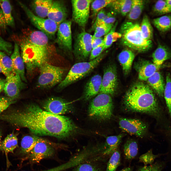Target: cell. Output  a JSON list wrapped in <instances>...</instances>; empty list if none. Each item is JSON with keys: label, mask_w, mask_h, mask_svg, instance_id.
Returning <instances> with one entry per match:
<instances>
[{"label": "cell", "mask_w": 171, "mask_h": 171, "mask_svg": "<svg viewBox=\"0 0 171 171\" xmlns=\"http://www.w3.org/2000/svg\"><path fill=\"white\" fill-rule=\"evenodd\" d=\"M119 125L123 131L140 138L144 136L147 131L146 124L137 119L120 118Z\"/></svg>", "instance_id": "obj_15"}, {"label": "cell", "mask_w": 171, "mask_h": 171, "mask_svg": "<svg viewBox=\"0 0 171 171\" xmlns=\"http://www.w3.org/2000/svg\"><path fill=\"white\" fill-rule=\"evenodd\" d=\"M71 22L66 20L59 26L57 42L61 48L68 52L72 50L71 31Z\"/></svg>", "instance_id": "obj_16"}, {"label": "cell", "mask_w": 171, "mask_h": 171, "mask_svg": "<svg viewBox=\"0 0 171 171\" xmlns=\"http://www.w3.org/2000/svg\"><path fill=\"white\" fill-rule=\"evenodd\" d=\"M52 145L45 139L38 142L28 154V158L32 162L38 163L43 159L51 157L55 152Z\"/></svg>", "instance_id": "obj_14"}, {"label": "cell", "mask_w": 171, "mask_h": 171, "mask_svg": "<svg viewBox=\"0 0 171 171\" xmlns=\"http://www.w3.org/2000/svg\"><path fill=\"white\" fill-rule=\"evenodd\" d=\"M144 6V3L142 0H132L131 7L128 14V18L132 20L138 19L142 13Z\"/></svg>", "instance_id": "obj_32"}, {"label": "cell", "mask_w": 171, "mask_h": 171, "mask_svg": "<svg viewBox=\"0 0 171 171\" xmlns=\"http://www.w3.org/2000/svg\"><path fill=\"white\" fill-rule=\"evenodd\" d=\"M135 57L133 52L128 49L123 50L119 54L118 60L125 75L130 72Z\"/></svg>", "instance_id": "obj_22"}, {"label": "cell", "mask_w": 171, "mask_h": 171, "mask_svg": "<svg viewBox=\"0 0 171 171\" xmlns=\"http://www.w3.org/2000/svg\"><path fill=\"white\" fill-rule=\"evenodd\" d=\"M118 86V80L116 66L110 63L104 67V73L99 93H105L110 95L115 93Z\"/></svg>", "instance_id": "obj_10"}, {"label": "cell", "mask_w": 171, "mask_h": 171, "mask_svg": "<svg viewBox=\"0 0 171 171\" xmlns=\"http://www.w3.org/2000/svg\"><path fill=\"white\" fill-rule=\"evenodd\" d=\"M107 13L103 9L100 10L97 14L95 21L92 27L94 26L104 18Z\"/></svg>", "instance_id": "obj_49"}, {"label": "cell", "mask_w": 171, "mask_h": 171, "mask_svg": "<svg viewBox=\"0 0 171 171\" xmlns=\"http://www.w3.org/2000/svg\"><path fill=\"white\" fill-rule=\"evenodd\" d=\"M92 36L85 31L78 34L75 39L73 52L76 59L84 62L89 57L92 49Z\"/></svg>", "instance_id": "obj_8"}, {"label": "cell", "mask_w": 171, "mask_h": 171, "mask_svg": "<svg viewBox=\"0 0 171 171\" xmlns=\"http://www.w3.org/2000/svg\"><path fill=\"white\" fill-rule=\"evenodd\" d=\"M152 23L160 31L166 32L171 28V16L165 15L154 19Z\"/></svg>", "instance_id": "obj_30"}, {"label": "cell", "mask_w": 171, "mask_h": 171, "mask_svg": "<svg viewBox=\"0 0 171 171\" xmlns=\"http://www.w3.org/2000/svg\"><path fill=\"white\" fill-rule=\"evenodd\" d=\"M18 146V139L14 133L8 134L0 144V150L7 154L13 153Z\"/></svg>", "instance_id": "obj_25"}, {"label": "cell", "mask_w": 171, "mask_h": 171, "mask_svg": "<svg viewBox=\"0 0 171 171\" xmlns=\"http://www.w3.org/2000/svg\"><path fill=\"white\" fill-rule=\"evenodd\" d=\"M67 15L66 8L64 2L57 0L53 1L47 17L59 26L66 20Z\"/></svg>", "instance_id": "obj_17"}, {"label": "cell", "mask_w": 171, "mask_h": 171, "mask_svg": "<svg viewBox=\"0 0 171 171\" xmlns=\"http://www.w3.org/2000/svg\"><path fill=\"white\" fill-rule=\"evenodd\" d=\"M116 19L110 12L107 13L104 18L94 26L92 27L91 30H94L95 28L99 26L104 24H113Z\"/></svg>", "instance_id": "obj_43"}, {"label": "cell", "mask_w": 171, "mask_h": 171, "mask_svg": "<svg viewBox=\"0 0 171 171\" xmlns=\"http://www.w3.org/2000/svg\"><path fill=\"white\" fill-rule=\"evenodd\" d=\"M116 25V24L114 26H113L109 32L105 36L104 38V44L105 50L109 48L118 38L121 37V35L120 33L115 31Z\"/></svg>", "instance_id": "obj_38"}, {"label": "cell", "mask_w": 171, "mask_h": 171, "mask_svg": "<svg viewBox=\"0 0 171 171\" xmlns=\"http://www.w3.org/2000/svg\"><path fill=\"white\" fill-rule=\"evenodd\" d=\"M16 101L7 97H0V114Z\"/></svg>", "instance_id": "obj_44"}, {"label": "cell", "mask_w": 171, "mask_h": 171, "mask_svg": "<svg viewBox=\"0 0 171 171\" xmlns=\"http://www.w3.org/2000/svg\"><path fill=\"white\" fill-rule=\"evenodd\" d=\"M53 2L52 0H34V7L37 16L44 18L47 17Z\"/></svg>", "instance_id": "obj_27"}, {"label": "cell", "mask_w": 171, "mask_h": 171, "mask_svg": "<svg viewBox=\"0 0 171 171\" xmlns=\"http://www.w3.org/2000/svg\"><path fill=\"white\" fill-rule=\"evenodd\" d=\"M164 95L171 118V78L169 73L167 75L166 77V84Z\"/></svg>", "instance_id": "obj_41"}, {"label": "cell", "mask_w": 171, "mask_h": 171, "mask_svg": "<svg viewBox=\"0 0 171 171\" xmlns=\"http://www.w3.org/2000/svg\"><path fill=\"white\" fill-rule=\"evenodd\" d=\"M40 74L37 87L43 89L49 88L60 83L62 81L65 70L45 62L39 67Z\"/></svg>", "instance_id": "obj_7"}, {"label": "cell", "mask_w": 171, "mask_h": 171, "mask_svg": "<svg viewBox=\"0 0 171 171\" xmlns=\"http://www.w3.org/2000/svg\"><path fill=\"white\" fill-rule=\"evenodd\" d=\"M153 10L154 12L158 14H164L171 13V6L165 0H159L154 4Z\"/></svg>", "instance_id": "obj_40"}, {"label": "cell", "mask_w": 171, "mask_h": 171, "mask_svg": "<svg viewBox=\"0 0 171 171\" xmlns=\"http://www.w3.org/2000/svg\"><path fill=\"white\" fill-rule=\"evenodd\" d=\"M153 63L161 66L165 61L171 57V51L164 45L159 44L153 53L152 56Z\"/></svg>", "instance_id": "obj_23"}, {"label": "cell", "mask_w": 171, "mask_h": 171, "mask_svg": "<svg viewBox=\"0 0 171 171\" xmlns=\"http://www.w3.org/2000/svg\"><path fill=\"white\" fill-rule=\"evenodd\" d=\"M0 73H2L3 74L4 73V72L3 71L1 68V67L0 66Z\"/></svg>", "instance_id": "obj_56"}, {"label": "cell", "mask_w": 171, "mask_h": 171, "mask_svg": "<svg viewBox=\"0 0 171 171\" xmlns=\"http://www.w3.org/2000/svg\"><path fill=\"white\" fill-rule=\"evenodd\" d=\"M102 80L101 76L97 74L88 80L84 88V95L85 100H89L99 93Z\"/></svg>", "instance_id": "obj_19"}, {"label": "cell", "mask_w": 171, "mask_h": 171, "mask_svg": "<svg viewBox=\"0 0 171 171\" xmlns=\"http://www.w3.org/2000/svg\"><path fill=\"white\" fill-rule=\"evenodd\" d=\"M104 41V38L102 37L92 38V49L103 44Z\"/></svg>", "instance_id": "obj_48"}, {"label": "cell", "mask_w": 171, "mask_h": 171, "mask_svg": "<svg viewBox=\"0 0 171 171\" xmlns=\"http://www.w3.org/2000/svg\"><path fill=\"white\" fill-rule=\"evenodd\" d=\"M114 26L113 24H104L96 27L92 36V38H99L107 34Z\"/></svg>", "instance_id": "obj_42"}, {"label": "cell", "mask_w": 171, "mask_h": 171, "mask_svg": "<svg viewBox=\"0 0 171 171\" xmlns=\"http://www.w3.org/2000/svg\"><path fill=\"white\" fill-rule=\"evenodd\" d=\"M93 0H72V18L79 26L84 27L87 24L89 16L90 8Z\"/></svg>", "instance_id": "obj_11"}, {"label": "cell", "mask_w": 171, "mask_h": 171, "mask_svg": "<svg viewBox=\"0 0 171 171\" xmlns=\"http://www.w3.org/2000/svg\"><path fill=\"white\" fill-rule=\"evenodd\" d=\"M147 81L157 95L160 97H163L165 86L163 77L160 72H156Z\"/></svg>", "instance_id": "obj_21"}, {"label": "cell", "mask_w": 171, "mask_h": 171, "mask_svg": "<svg viewBox=\"0 0 171 171\" xmlns=\"http://www.w3.org/2000/svg\"><path fill=\"white\" fill-rule=\"evenodd\" d=\"M138 145L134 139H129L127 141L123 146V152L125 159L131 161L137 156L138 152Z\"/></svg>", "instance_id": "obj_28"}, {"label": "cell", "mask_w": 171, "mask_h": 171, "mask_svg": "<svg viewBox=\"0 0 171 171\" xmlns=\"http://www.w3.org/2000/svg\"><path fill=\"white\" fill-rule=\"evenodd\" d=\"M120 31L122 43L130 48L142 52L148 50L152 47V41L144 38L140 25L138 23L125 22L122 25Z\"/></svg>", "instance_id": "obj_4"}, {"label": "cell", "mask_w": 171, "mask_h": 171, "mask_svg": "<svg viewBox=\"0 0 171 171\" xmlns=\"http://www.w3.org/2000/svg\"><path fill=\"white\" fill-rule=\"evenodd\" d=\"M113 104L111 96L99 93L90 102L88 108L89 116L99 120L110 119L112 115Z\"/></svg>", "instance_id": "obj_6"}, {"label": "cell", "mask_w": 171, "mask_h": 171, "mask_svg": "<svg viewBox=\"0 0 171 171\" xmlns=\"http://www.w3.org/2000/svg\"><path fill=\"white\" fill-rule=\"evenodd\" d=\"M7 25L2 11L0 9V27L5 29L6 28Z\"/></svg>", "instance_id": "obj_50"}, {"label": "cell", "mask_w": 171, "mask_h": 171, "mask_svg": "<svg viewBox=\"0 0 171 171\" xmlns=\"http://www.w3.org/2000/svg\"><path fill=\"white\" fill-rule=\"evenodd\" d=\"M140 27L144 38L147 40H151L153 37V29L147 15L143 16Z\"/></svg>", "instance_id": "obj_34"}, {"label": "cell", "mask_w": 171, "mask_h": 171, "mask_svg": "<svg viewBox=\"0 0 171 171\" xmlns=\"http://www.w3.org/2000/svg\"><path fill=\"white\" fill-rule=\"evenodd\" d=\"M105 50L104 44L92 49L89 57L90 61L93 60L99 57Z\"/></svg>", "instance_id": "obj_47"}, {"label": "cell", "mask_w": 171, "mask_h": 171, "mask_svg": "<svg viewBox=\"0 0 171 171\" xmlns=\"http://www.w3.org/2000/svg\"><path fill=\"white\" fill-rule=\"evenodd\" d=\"M121 153L119 149L110 156L105 171H115L121 163Z\"/></svg>", "instance_id": "obj_35"}, {"label": "cell", "mask_w": 171, "mask_h": 171, "mask_svg": "<svg viewBox=\"0 0 171 171\" xmlns=\"http://www.w3.org/2000/svg\"><path fill=\"white\" fill-rule=\"evenodd\" d=\"M161 66H157L153 63L146 61L142 63L138 69V76L141 80L146 81L157 71Z\"/></svg>", "instance_id": "obj_24"}, {"label": "cell", "mask_w": 171, "mask_h": 171, "mask_svg": "<svg viewBox=\"0 0 171 171\" xmlns=\"http://www.w3.org/2000/svg\"><path fill=\"white\" fill-rule=\"evenodd\" d=\"M0 6L2 10L7 25L14 27V22L12 14V7L7 0H0Z\"/></svg>", "instance_id": "obj_31"}, {"label": "cell", "mask_w": 171, "mask_h": 171, "mask_svg": "<svg viewBox=\"0 0 171 171\" xmlns=\"http://www.w3.org/2000/svg\"><path fill=\"white\" fill-rule=\"evenodd\" d=\"M166 163L165 160H157L151 165L139 167L136 171H162Z\"/></svg>", "instance_id": "obj_37"}, {"label": "cell", "mask_w": 171, "mask_h": 171, "mask_svg": "<svg viewBox=\"0 0 171 171\" xmlns=\"http://www.w3.org/2000/svg\"><path fill=\"white\" fill-rule=\"evenodd\" d=\"M124 135L123 134H120L106 137L102 152L103 154L106 156H110L118 149Z\"/></svg>", "instance_id": "obj_20"}, {"label": "cell", "mask_w": 171, "mask_h": 171, "mask_svg": "<svg viewBox=\"0 0 171 171\" xmlns=\"http://www.w3.org/2000/svg\"><path fill=\"white\" fill-rule=\"evenodd\" d=\"M61 98L52 97L46 100L43 104L44 110L54 114L61 115L71 112L72 110L71 104Z\"/></svg>", "instance_id": "obj_13"}, {"label": "cell", "mask_w": 171, "mask_h": 171, "mask_svg": "<svg viewBox=\"0 0 171 171\" xmlns=\"http://www.w3.org/2000/svg\"><path fill=\"white\" fill-rule=\"evenodd\" d=\"M19 4L35 27L48 37H52L54 35L59 26L56 23L48 18H42L35 15L26 5L21 2Z\"/></svg>", "instance_id": "obj_9"}, {"label": "cell", "mask_w": 171, "mask_h": 171, "mask_svg": "<svg viewBox=\"0 0 171 171\" xmlns=\"http://www.w3.org/2000/svg\"><path fill=\"white\" fill-rule=\"evenodd\" d=\"M24 82L19 74L13 70L5 79L3 90L7 97L16 100L21 90L26 87V85Z\"/></svg>", "instance_id": "obj_12"}, {"label": "cell", "mask_w": 171, "mask_h": 171, "mask_svg": "<svg viewBox=\"0 0 171 171\" xmlns=\"http://www.w3.org/2000/svg\"><path fill=\"white\" fill-rule=\"evenodd\" d=\"M165 1L169 5L171 6V0H166Z\"/></svg>", "instance_id": "obj_55"}, {"label": "cell", "mask_w": 171, "mask_h": 171, "mask_svg": "<svg viewBox=\"0 0 171 171\" xmlns=\"http://www.w3.org/2000/svg\"><path fill=\"white\" fill-rule=\"evenodd\" d=\"M2 136V133L1 130L0 128V144L1 142V139Z\"/></svg>", "instance_id": "obj_54"}, {"label": "cell", "mask_w": 171, "mask_h": 171, "mask_svg": "<svg viewBox=\"0 0 171 171\" xmlns=\"http://www.w3.org/2000/svg\"><path fill=\"white\" fill-rule=\"evenodd\" d=\"M0 66L2 69L4 74L6 77L13 71L10 57L4 52L0 51Z\"/></svg>", "instance_id": "obj_33"}, {"label": "cell", "mask_w": 171, "mask_h": 171, "mask_svg": "<svg viewBox=\"0 0 171 171\" xmlns=\"http://www.w3.org/2000/svg\"><path fill=\"white\" fill-rule=\"evenodd\" d=\"M124 104L128 110L148 114H159L160 108L150 86L141 82L134 84L128 90L124 99Z\"/></svg>", "instance_id": "obj_2"}, {"label": "cell", "mask_w": 171, "mask_h": 171, "mask_svg": "<svg viewBox=\"0 0 171 171\" xmlns=\"http://www.w3.org/2000/svg\"><path fill=\"white\" fill-rule=\"evenodd\" d=\"M165 154V153L154 154L152 150L151 149L139 156V162L143 163L144 166L151 165L154 162L156 159Z\"/></svg>", "instance_id": "obj_36"}, {"label": "cell", "mask_w": 171, "mask_h": 171, "mask_svg": "<svg viewBox=\"0 0 171 171\" xmlns=\"http://www.w3.org/2000/svg\"><path fill=\"white\" fill-rule=\"evenodd\" d=\"M132 2V0H115L109 5L114 11L124 16L130 11Z\"/></svg>", "instance_id": "obj_29"}, {"label": "cell", "mask_w": 171, "mask_h": 171, "mask_svg": "<svg viewBox=\"0 0 171 171\" xmlns=\"http://www.w3.org/2000/svg\"><path fill=\"white\" fill-rule=\"evenodd\" d=\"M17 42L28 74H30L46 62L48 46L39 41L28 39L25 36L19 38Z\"/></svg>", "instance_id": "obj_3"}, {"label": "cell", "mask_w": 171, "mask_h": 171, "mask_svg": "<svg viewBox=\"0 0 171 171\" xmlns=\"http://www.w3.org/2000/svg\"><path fill=\"white\" fill-rule=\"evenodd\" d=\"M0 120L18 127L28 128L36 136L66 138L76 133L78 128L68 117L54 114L31 104L20 110L0 114Z\"/></svg>", "instance_id": "obj_1"}, {"label": "cell", "mask_w": 171, "mask_h": 171, "mask_svg": "<svg viewBox=\"0 0 171 171\" xmlns=\"http://www.w3.org/2000/svg\"><path fill=\"white\" fill-rule=\"evenodd\" d=\"M44 139L36 135H26L22 139L21 142L20 152L28 154L38 142Z\"/></svg>", "instance_id": "obj_26"}, {"label": "cell", "mask_w": 171, "mask_h": 171, "mask_svg": "<svg viewBox=\"0 0 171 171\" xmlns=\"http://www.w3.org/2000/svg\"><path fill=\"white\" fill-rule=\"evenodd\" d=\"M119 171H133V167L132 166L127 167Z\"/></svg>", "instance_id": "obj_53"}, {"label": "cell", "mask_w": 171, "mask_h": 171, "mask_svg": "<svg viewBox=\"0 0 171 171\" xmlns=\"http://www.w3.org/2000/svg\"><path fill=\"white\" fill-rule=\"evenodd\" d=\"M115 0H93L91 4L93 17H95L98 13L104 7L109 5Z\"/></svg>", "instance_id": "obj_39"}, {"label": "cell", "mask_w": 171, "mask_h": 171, "mask_svg": "<svg viewBox=\"0 0 171 171\" xmlns=\"http://www.w3.org/2000/svg\"><path fill=\"white\" fill-rule=\"evenodd\" d=\"M12 44L4 39L0 36V51L10 55L12 53Z\"/></svg>", "instance_id": "obj_45"}, {"label": "cell", "mask_w": 171, "mask_h": 171, "mask_svg": "<svg viewBox=\"0 0 171 171\" xmlns=\"http://www.w3.org/2000/svg\"><path fill=\"white\" fill-rule=\"evenodd\" d=\"M5 82V79L0 78V93L4 90Z\"/></svg>", "instance_id": "obj_52"}, {"label": "cell", "mask_w": 171, "mask_h": 171, "mask_svg": "<svg viewBox=\"0 0 171 171\" xmlns=\"http://www.w3.org/2000/svg\"><path fill=\"white\" fill-rule=\"evenodd\" d=\"M104 56L101 53L96 58L88 62H80L74 65L64 79L59 83L57 89H62L85 77L98 65Z\"/></svg>", "instance_id": "obj_5"}, {"label": "cell", "mask_w": 171, "mask_h": 171, "mask_svg": "<svg viewBox=\"0 0 171 171\" xmlns=\"http://www.w3.org/2000/svg\"><path fill=\"white\" fill-rule=\"evenodd\" d=\"M74 171H101L99 168L90 164L84 163L79 164Z\"/></svg>", "instance_id": "obj_46"}, {"label": "cell", "mask_w": 171, "mask_h": 171, "mask_svg": "<svg viewBox=\"0 0 171 171\" xmlns=\"http://www.w3.org/2000/svg\"><path fill=\"white\" fill-rule=\"evenodd\" d=\"M67 169V167L66 165V164L65 163L62 165L51 169L41 171H61Z\"/></svg>", "instance_id": "obj_51"}, {"label": "cell", "mask_w": 171, "mask_h": 171, "mask_svg": "<svg viewBox=\"0 0 171 171\" xmlns=\"http://www.w3.org/2000/svg\"><path fill=\"white\" fill-rule=\"evenodd\" d=\"M19 49L18 44L15 42L13 52L10 57L12 62L13 70L19 74L23 81L27 82L25 74L24 64L20 55Z\"/></svg>", "instance_id": "obj_18"}]
</instances>
